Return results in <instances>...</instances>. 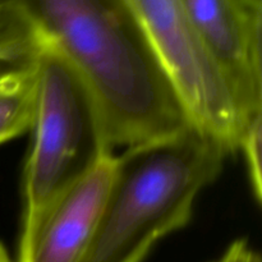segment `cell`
Here are the masks:
<instances>
[{
	"mask_svg": "<svg viewBox=\"0 0 262 262\" xmlns=\"http://www.w3.org/2000/svg\"><path fill=\"white\" fill-rule=\"evenodd\" d=\"M43 45L74 69L112 150L187 127L181 105L122 0H18Z\"/></svg>",
	"mask_w": 262,
	"mask_h": 262,
	"instance_id": "cell-1",
	"label": "cell"
},
{
	"mask_svg": "<svg viewBox=\"0 0 262 262\" xmlns=\"http://www.w3.org/2000/svg\"><path fill=\"white\" fill-rule=\"evenodd\" d=\"M228 152L191 125L125 148L94 238L81 262H143L183 229L197 197L214 183Z\"/></svg>",
	"mask_w": 262,
	"mask_h": 262,
	"instance_id": "cell-2",
	"label": "cell"
},
{
	"mask_svg": "<svg viewBox=\"0 0 262 262\" xmlns=\"http://www.w3.org/2000/svg\"><path fill=\"white\" fill-rule=\"evenodd\" d=\"M30 150L22 176V222L27 229L112 148L95 102L66 59L48 45L36 58ZM114 151V150H113Z\"/></svg>",
	"mask_w": 262,
	"mask_h": 262,
	"instance_id": "cell-3",
	"label": "cell"
},
{
	"mask_svg": "<svg viewBox=\"0 0 262 262\" xmlns=\"http://www.w3.org/2000/svg\"><path fill=\"white\" fill-rule=\"evenodd\" d=\"M168 79L191 127L230 154L239 151L245 122L222 71L181 0H122Z\"/></svg>",
	"mask_w": 262,
	"mask_h": 262,
	"instance_id": "cell-4",
	"label": "cell"
},
{
	"mask_svg": "<svg viewBox=\"0 0 262 262\" xmlns=\"http://www.w3.org/2000/svg\"><path fill=\"white\" fill-rule=\"evenodd\" d=\"M117 165L118 155L105 151L87 174L20 230L15 262H81L99 225Z\"/></svg>",
	"mask_w": 262,
	"mask_h": 262,
	"instance_id": "cell-5",
	"label": "cell"
},
{
	"mask_svg": "<svg viewBox=\"0 0 262 262\" xmlns=\"http://www.w3.org/2000/svg\"><path fill=\"white\" fill-rule=\"evenodd\" d=\"M222 71L243 122L262 112L261 9L242 0H181Z\"/></svg>",
	"mask_w": 262,
	"mask_h": 262,
	"instance_id": "cell-6",
	"label": "cell"
},
{
	"mask_svg": "<svg viewBox=\"0 0 262 262\" xmlns=\"http://www.w3.org/2000/svg\"><path fill=\"white\" fill-rule=\"evenodd\" d=\"M36 58L0 60V145L28 132L36 90Z\"/></svg>",
	"mask_w": 262,
	"mask_h": 262,
	"instance_id": "cell-7",
	"label": "cell"
},
{
	"mask_svg": "<svg viewBox=\"0 0 262 262\" xmlns=\"http://www.w3.org/2000/svg\"><path fill=\"white\" fill-rule=\"evenodd\" d=\"M42 42L18 0H0V60L33 59Z\"/></svg>",
	"mask_w": 262,
	"mask_h": 262,
	"instance_id": "cell-8",
	"label": "cell"
},
{
	"mask_svg": "<svg viewBox=\"0 0 262 262\" xmlns=\"http://www.w3.org/2000/svg\"><path fill=\"white\" fill-rule=\"evenodd\" d=\"M262 112L256 113L246 122L239 142V151L245 156L251 191L256 201L262 200V169H261V135Z\"/></svg>",
	"mask_w": 262,
	"mask_h": 262,
	"instance_id": "cell-9",
	"label": "cell"
},
{
	"mask_svg": "<svg viewBox=\"0 0 262 262\" xmlns=\"http://www.w3.org/2000/svg\"><path fill=\"white\" fill-rule=\"evenodd\" d=\"M212 262H262L261 255L246 238H239L228 246L222 256Z\"/></svg>",
	"mask_w": 262,
	"mask_h": 262,
	"instance_id": "cell-10",
	"label": "cell"
},
{
	"mask_svg": "<svg viewBox=\"0 0 262 262\" xmlns=\"http://www.w3.org/2000/svg\"><path fill=\"white\" fill-rule=\"evenodd\" d=\"M0 262H15L10 257L9 252L7 251V248L4 247L2 242H0Z\"/></svg>",
	"mask_w": 262,
	"mask_h": 262,
	"instance_id": "cell-11",
	"label": "cell"
},
{
	"mask_svg": "<svg viewBox=\"0 0 262 262\" xmlns=\"http://www.w3.org/2000/svg\"><path fill=\"white\" fill-rule=\"evenodd\" d=\"M246 5L251 8H255V9H261V3L262 0H242Z\"/></svg>",
	"mask_w": 262,
	"mask_h": 262,
	"instance_id": "cell-12",
	"label": "cell"
}]
</instances>
